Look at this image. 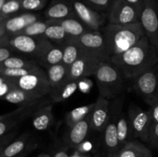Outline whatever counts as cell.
<instances>
[{"label": "cell", "instance_id": "cell-22", "mask_svg": "<svg viewBox=\"0 0 158 157\" xmlns=\"http://www.w3.org/2000/svg\"><path fill=\"white\" fill-rule=\"evenodd\" d=\"M60 25L71 38H77L88 31H92L77 16L69 17L61 20H52Z\"/></svg>", "mask_w": 158, "mask_h": 157}, {"label": "cell", "instance_id": "cell-42", "mask_svg": "<svg viewBox=\"0 0 158 157\" xmlns=\"http://www.w3.org/2000/svg\"><path fill=\"white\" fill-rule=\"evenodd\" d=\"M91 87H92V83L90 80L87 79L86 78H83L79 80V88L82 92H89Z\"/></svg>", "mask_w": 158, "mask_h": 157}, {"label": "cell", "instance_id": "cell-2", "mask_svg": "<svg viewBox=\"0 0 158 157\" xmlns=\"http://www.w3.org/2000/svg\"><path fill=\"white\" fill-rule=\"evenodd\" d=\"M110 61L137 44L145 35L140 22L129 26L107 24L103 29Z\"/></svg>", "mask_w": 158, "mask_h": 157}, {"label": "cell", "instance_id": "cell-35", "mask_svg": "<svg viewBox=\"0 0 158 157\" xmlns=\"http://www.w3.org/2000/svg\"><path fill=\"white\" fill-rule=\"evenodd\" d=\"M48 0H22V12H35L46 6Z\"/></svg>", "mask_w": 158, "mask_h": 157}, {"label": "cell", "instance_id": "cell-7", "mask_svg": "<svg viewBox=\"0 0 158 157\" xmlns=\"http://www.w3.org/2000/svg\"><path fill=\"white\" fill-rule=\"evenodd\" d=\"M49 103H51L49 96H45L30 104L19 106L18 109L12 112L2 115L0 116V136L11 129L19 127L23 121L32 117L37 109Z\"/></svg>", "mask_w": 158, "mask_h": 157}, {"label": "cell", "instance_id": "cell-46", "mask_svg": "<svg viewBox=\"0 0 158 157\" xmlns=\"http://www.w3.org/2000/svg\"><path fill=\"white\" fill-rule=\"evenodd\" d=\"M37 157H52V156H51V155H48V154L42 153V154H40V155H39Z\"/></svg>", "mask_w": 158, "mask_h": 157}, {"label": "cell", "instance_id": "cell-45", "mask_svg": "<svg viewBox=\"0 0 158 157\" xmlns=\"http://www.w3.org/2000/svg\"><path fill=\"white\" fill-rule=\"evenodd\" d=\"M35 148H37V147L29 148V149H26V151L23 152H22V153H20V154H19V155H15V156H12V157H26L28 155H29V152H31L32 150H34V149H35Z\"/></svg>", "mask_w": 158, "mask_h": 157}, {"label": "cell", "instance_id": "cell-44", "mask_svg": "<svg viewBox=\"0 0 158 157\" xmlns=\"http://www.w3.org/2000/svg\"><path fill=\"white\" fill-rule=\"evenodd\" d=\"M52 157H70L67 152V149L65 148H61L54 152Z\"/></svg>", "mask_w": 158, "mask_h": 157}, {"label": "cell", "instance_id": "cell-40", "mask_svg": "<svg viewBox=\"0 0 158 157\" xmlns=\"http://www.w3.org/2000/svg\"><path fill=\"white\" fill-rule=\"evenodd\" d=\"M15 55L19 54L16 53V52L11 47V46L9 45L0 46V63Z\"/></svg>", "mask_w": 158, "mask_h": 157}, {"label": "cell", "instance_id": "cell-1", "mask_svg": "<svg viewBox=\"0 0 158 157\" xmlns=\"http://www.w3.org/2000/svg\"><path fill=\"white\" fill-rule=\"evenodd\" d=\"M110 62L120 69L127 80L131 81L158 62V49L143 35L134 46Z\"/></svg>", "mask_w": 158, "mask_h": 157}, {"label": "cell", "instance_id": "cell-28", "mask_svg": "<svg viewBox=\"0 0 158 157\" xmlns=\"http://www.w3.org/2000/svg\"><path fill=\"white\" fill-rule=\"evenodd\" d=\"M63 63L70 66L76 60L84 54L81 46L74 38H70L63 44Z\"/></svg>", "mask_w": 158, "mask_h": 157}, {"label": "cell", "instance_id": "cell-4", "mask_svg": "<svg viewBox=\"0 0 158 157\" xmlns=\"http://www.w3.org/2000/svg\"><path fill=\"white\" fill-rule=\"evenodd\" d=\"M9 44L17 54L36 61L53 45L44 36H31L22 33L10 35Z\"/></svg>", "mask_w": 158, "mask_h": 157}, {"label": "cell", "instance_id": "cell-12", "mask_svg": "<svg viewBox=\"0 0 158 157\" xmlns=\"http://www.w3.org/2000/svg\"><path fill=\"white\" fill-rule=\"evenodd\" d=\"M76 39L84 53L98 57L103 61H110L104 35L101 31H88Z\"/></svg>", "mask_w": 158, "mask_h": 157}, {"label": "cell", "instance_id": "cell-24", "mask_svg": "<svg viewBox=\"0 0 158 157\" xmlns=\"http://www.w3.org/2000/svg\"><path fill=\"white\" fill-rule=\"evenodd\" d=\"M1 99L9 103L21 106L34 103V102L41 99V97L30 93L27 91H25L15 86L9 93L6 94L4 97Z\"/></svg>", "mask_w": 158, "mask_h": 157}, {"label": "cell", "instance_id": "cell-36", "mask_svg": "<svg viewBox=\"0 0 158 157\" xmlns=\"http://www.w3.org/2000/svg\"><path fill=\"white\" fill-rule=\"evenodd\" d=\"M93 9L108 13L116 0H80Z\"/></svg>", "mask_w": 158, "mask_h": 157}, {"label": "cell", "instance_id": "cell-9", "mask_svg": "<svg viewBox=\"0 0 158 157\" xmlns=\"http://www.w3.org/2000/svg\"><path fill=\"white\" fill-rule=\"evenodd\" d=\"M72 6L76 16L91 30H103L107 24V13L93 9L80 0H67Z\"/></svg>", "mask_w": 158, "mask_h": 157}, {"label": "cell", "instance_id": "cell-10", "mask_svg": "<svg viewBox=\"0 0 158 157\" xmlns=\"http://www.w3.org/2000/svg\"><path fill=\"white\" fill-rule=\"evenodd\" d=\"M142 11L125 0H116L107 13V23L129 26L140 22Z\"/></svg>", "mask_w": 158, "mask_h": 157}, {"label": "cell", "instance_id": "cell-32", "mask_svg": "<svg viewBox=\"0 0 158 157\" xmlns=\"http://www.w3.org/2000/svg\"><path fill=\"white\" fill-rule=\"evenodd\" d=\"M22 0H0V18L22 13Z\"/></svg>", "mask_w": 158, "mask_h": 157}, {"label": "cell", "instance_id": "cell-20", "mask_svg": "<svg viewBox=\"0 0 158 157\" xmlns=\"http://www.w3.org/2000/svg\"><path fill=\"white\" fill-rule=\"evenodd\" d=\"M32 147H38V145L35 142L31 139V135L29 132L23 133L0 152V157L15 156Z\"/></svg>", "mask_w": 158, "mask_h": 157}, {"label": "cell", "instance_id": "cell-17", "mask_svg": "<svg viewBox=\"0 0 158 157\" xmlns=\"http://www.w3.org/2000/svg\"><path fill=\"white\" fill-rule=\"evenodd\" d=\"M90 129H92V128L89 115L86 119L68 128V131L65 135L66 145L70 148L77 149L83 142L86 141Z\"/></svg>", "mask_w": 158, "mask_h": 157}, {"label": "cell", "instance_id": "cell-49", "mask_svg": "<svg viewBox=\"0 0 158 157\" xmlns=\"http://www.w3.org/2000/svg\"><path fill=\"white\" fill-rule=\"evenodd\" d=\"M94 157H99V156H97V155H96V156H94Z\"/></svg>", "mask_w": 158, "mask_h": 157}, {"label": "cell", "instance_id": "cell-37", "mask_svg": "<svg viewBox=\"0 0 158 157\" xmlns=\"http://www.w3.org/2000/svg\"><path fill=\"white\" fill-rule=\"evenodd\" d=\"M15 87L11 78L0 75V97L2 98Z\"/></svg>", "mask_w": 158, "mask_h": 157}, {"label": "cell", "instance_id": "cell-25", "mask_svg": "<svg viewBox=\"0 0 158 157\" xmlns=\"http://www.w3.org/2000/svg\"><path fill=\"white\" fill-rule=\"evenodd\" d=\"M79 88V80L69 81L57 89L50 91L49 96L53 104L68 99L76 92Z\"/></svg>", "mask_w": 158, "mask_h": 157}, {"label": "cell", "instance_id": "cell-21", "mask_svg": "<svg viewBox=\"0 0 158 157\" xmlns=\"http://www.w3.org/2000/svg\"><path fill=\"white\" fill-rule=\"evenodd\" d=\"M69 66L61 62L46 69V74L51 91L69 82Z\"/></svg>", "mask_w": 158, "mask_h": 157}, {"label": "cell", "instance_id": "cell-27", "mask_svg": "<svg viewBox=\"0 0 158 157\" xmlns=\"http://www.w3.org/2000/svg\"><path fill=\"white\" fill-rule=\"evenodd\" d=\"M43 36L53 45L58 46H63V44L71 38L60 25L57 24L52 20H49V25L48 26Z\"/></svg>", "mask_w": 158, "mask_h": 157}, {"label": "cell", "instance_id": "cell-33", "mask_svg": "<svg viewBox=\"0 0 158 157\" xmlns=\"http://www.w3.org/2000/svg\"><path fill=\"white\" fill-rule=\"evenodd\" d=\"M49 25V20L46 19L45 18L44 19L40 18L27 26L21 33L31 36H43Z\"/></svg>", "mask_w": 158, "mask_h": 157}, {"label": "cell", "instance_id": "cell-47", "mask_svg": "<svg viewBox=\"0 0 158 157\" xmlns=\"http://www.w3.org/2000/svg\"><path fill=\"white\" fill-rule=\"evenodd\" d=\"M110 155V157H116L115 154H114V155Z\"/></svg>", "mask_w": 158, "mask_h": 157}, {"label": "cell", "instance_id": "cell-5", "mask_svg": "<svg viewBox=\"0 0 158 157\" xmlns=\"http://www.w3.org/2000/svg\"><path fill=\"white\" fill-rule=\"evenodd\" d=\"M110 103V112L106 127L103 132V143L106 156L116 154L120 150L117 138V124L123 111L124 95L121 94L117 98L111 99Z\"/></svg>", "mask_w": 158, "mask_h": 157}, {"label": "cell", "instance_id": "cell-23", "mask_svg": "<svg viewBox=\"0 0 158 157\" xmlns=\"http://www.w3.org/2000/svg\"><path fill=\"white\" fill-rule=\"evenodd\" d=\"M116 157H153L147 146L137 140H131L115 154Z\"/></svg>", "mask_w": 158, "mask_h": 157}, {"label": "cell", "instance_id": "cell-18", "mask_svg": "<svg viewBox=\"0 0 158 157\" xmlns=\"http://www.w3.org/2000/svg\"><path fill=\"white\" fill-rule=\"evenodd\" d=\"M72 16L76 15L67 0H52L44 12V18L48 20H61Z\"/></svg>", "mask_w": 158, "mask_h": 157}, {"label": "cell", "instance_id": "cell-41", "mask_svg": "<svg viewBox=\"0 0 158 157\" xmlns=\"http://www.w3.org/2000/svg\"><path fill=\"white\" fill-rule=\"evenodd\" d=\"M151 114V118L152 123H158V101L154 102L150 105V109H148Z\"/></svg>", "mask_w": 158, "mask_h": 157}, {"label": "cell", "instance_id": "cell-34", "mask_svg": "<svg viewBox=\"0 0 158 157\" xmlns=\"http://www.w3.org/2000/svg\"><path fill=\"white\" fill-rule=\"evenodd\" d=\"M39 66L33 68H23V69L0 68V75L9 77V78H19V77L24 76V75L34 72Z\"/></svg>", "mask_w": 158, "mask_h": 157}, {"label": "cell", "instance_id": "cell-16", "mask_svg": "<svg viewBox=\"0 0 158 157\" xmlns=\"http://www.w3.org/2000/svg\"><path fill=\"white\" fill-rule=\"evenodd\" d=\"M110 100L99 95L92 112L89 114L91 128L97 132H103L110 112Z\"/></svg>", "mask_w": 158, "mask_h": 157}, {"label": "cell", "instance_id": "cell-6", "mask_svg": "<svg viewBox=\"0 0 158 157\" xmlns=\"http://www.w3.org/2000/svg\"><path fill=\"white\" fill-rule=\"evenodd\" d=\"M131 82L133 91L148 106L158 101V62Z\"/></svg>", "mask_w": 158, "mask_h": 157}, {"label": "cell", "instance_id": "cell-15", "mask_svg": "<svg viewBox=\"0 0 158 157\" xmlns=\"http://www.w3.org/2000/svg\"><path fill=\"white\" fill-rule=\"evenodd\" d=\"M103 61L98 57L84 53L69 68V81L80 80L95 75Z\"/></svg>", "mask_w": 158, "mask_h": 157}, {"label": "cell", "instance_id": "cell-48", "mask_svg": "<svg viewBox=\"0 0 158 157\" xmlns=\"http://www.w3.org/2000/svg\"><path fill=\"white\" fill-rule=\"evenodd\" d=\"M106 157H110V155H107V156H106Z\"/></svg>", "mask_w": 158, "mask_h": 157}, {"label": "cell", "instance_id": "cell-30", "mask_svg": "<svg viewBox=\"0 0 158 157\" xmlns=\"http://www.w3.org/2000/svg\"><path fill=\"white\" fill-rule=\"evenodd\" d=\"M39 66L36 60L22 55H15L0 63V68L9 69H23V68H33Z\"/></svg>", "mask_w": 158, "mask_h": 157}, {"label": "cell", "instance_id": "cell-26", "mask_svg": "<svg viewBox=\"0 0 158 157\" xmlns=\"http://www.w3.org/2000/svg\"><path fill=\"white\" fill-rule=\"evenodd\" d=\"M63 46L52 45L37 62L40 67H43L46 69L53 66L55 65L63 62Z\"/></svg>", "mask_w": 158, "mask_h": 157}, {"label": "cell", "instance_id": "cell-38", "mask_svg": "<svg viewBox=\"0 0 158 157\" xmlns=\"http://www.w3.org/2000/svg\"><path fill=\"white\" fill-rule=\"evenodd\" d=\"M147 143L151 147L158 149V123H151Z\"/></svg>", "mask_w": 158, "mask_h": 157}, {"label": "cell", "instance_id": "cell-11", "mask_svg": "<svg viewBox=\"0 0 158 157\" xmlns=\"http://www.w3.org/2000/svg\"><path fill=\"white\" fill-rule=\"evenodd\" d=\"M127 116L132 139H139L142 142L147 143L152 123L149 110H143L139 106L132 104L128 109Z\"/></svg>", "mask_w": 158, "mask_h": 157}, {"label": "cell", "instance_id": "cell-14", "mask_svg": "<svg viewBox=\"0 0 158 157\" xmlns=\"http://www.w3.org/2000/svg\"><path fill=\"white\" fill-rule=\"evenodd\" d=\"M40 14L35 12H22L6 18H0V37L21 33L27 26L40 19Z\"/></svg>", "mask_w": 158, "mask_h": 157}, {"label": "cell", "instance_id": "cell-8", "mask_svg": "<svg viewBox=\"0 0 158 157\" xmlns=\"http://www.w3.org/2000/svg\"><path fill=\"white\" fill-rule=\"evenodd\" d=\"M11 78L16 87L41 98L49 95L51 91L46 72H44L40 66L28 75L19 78Z\"/></svg>", "mask_w": 158, "mask_h": 157}, {"label": "cell", "instance_id": "cell-19", "mask_svg": "<svg viewBox=\"0 0 158 157\" xmlns=\"http://www.w3.org/2000/svg\"><path fill=\"white\" fill-rule=\"evenodd\" d=\"M53 103H51L43 105L37 109L32 116V123L34 129L38 131L47 130L54 122L52 114Z\"/></svg>", "mask_w": 158, "mask_h": 157}, {"label": "cell", "instance_id": "cell-39", "mask_svg": "<svg viewBox=\"0 0 158 157\" xmlns=\"http://www.w3.org/2000/svg\"><path fill=\"white\" fill-rule=\"evenodd\" d=\"M18 131L19 127H16L15 128V129H11L10 131L6 132V134H4L3 135L0 136V152H2L8 145H9L12 143V139H13L14 137L15 136V135L17 134Z\"/></svg>", "mask_w": 158, "mask_h": 157}, {"label": "cell", "instance_id": "cell-3", "mask_svg": "<svg viewBox=\"0 0 158 157\" xmlns=\"http://www.w3.org/2000/svg\"><path fill=\"white\" fill-rule=\"evenodd\" d=\"M94 75L100 95L110 100L123 94L127 79L120 69L112 62H102Z\"/></svg>", "mask_w": 158, "mask_h": 157}, {"label": "cell", "instance_id": "cell-13", "mask_svg": "<svg viewBox=\"0 0 158 157\" xmlns=\"http://www.w3.org/2000/svg\"><path fill=\"white\" fill-rule=\"evenodd\" d=\"M145 35L158 49V0H146L140 15Z\"/></svg>", "mask_w": 158, "mask_h": 157}, {"label": "cell", "instance_id": "cell-31", "mask_svg": "<svg viewBox=\"0 0 158 157\" xmlns=\"http://www.w3.org/2000/svg\"><path fill=\"white\" fill-rule=\"evenodd\" d=\"M117 138H118L120 149L128 142L133 140L128 116L123 111L120 114L117 124Z\"/></svg>", "mask_w": 158, "mask_h": 157}, {"label": "cell", "instance_id": "cell-29", "mask_svg": "<svg viewBox=\"0 0 158 157\" xmlns=\"http://www.w3.org/2000/svg\"><path fill=\"white\" fill-rule=\"evenodd\" d=\"M94 105H95V103H90V104L86 105V106H80V107L75 108L70 112L66 113V116H65V122H66L67 127H71L78 123L79 122L86 119L92 112Z\"/></svg>", "mask_w": 158, "mask_h": 157}, {"label": "cell", "instance_id": "cell-43", "mask_svg": "<svg viewBox=\"0 0 158 157\" xmlns=\"http://www.w3.org/2000/svg\"><path fill=\"white\" fill-rule=\"evenodd\" d=\"M127 2H128L129 4L132 5V6H135L137 9H140L142 11L143 6H144L145 1L146 0H125Z\"/></svg>", "mask_w": 158, "mask_h": 157}]
</instances>
